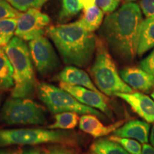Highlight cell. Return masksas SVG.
<instances>
[{
  "label": "cell",
  "mask_w": 154,
  "mask_h": 154,
  "mask_svg": "<svg viewBox=\"0 0 154 154\" xmlns=\"http://www.w3.org/2000/svg\"><path fill=\"white\" fill-rule=\"evenodd\" d=\"M121 2V0H96V5L107 15L116 10Z\"/></svg>",
  "instance_id": "26"
},
{
  "label": "cell",
  "mask_w": 154,
  "mask_h": 154,
  "mask_svg": "<svg viewBox=\"0 0 154 154\" xmlns=\"http://www.w3.org/2000/svg\"><path fill=\"white\" fill-rule=\"evenodd\" d=\"M150 125L146 121L132 120L128 121L114 132V136L137 140L140 143L149 141Z\"/></svg>",
  "instance_id": "15"
},
{
  "label": "cell",
  "mask_w": 154,
  "mask_h": 154,
  "mask_svg": "<svg viewBox=\"0 0 154 154\" xmlns=\"http://www.w3.org/2000/svg\"><path fill=\"white\" fill-rule=\"evenodd\" d=\"M82 4L83 9H87L96 5V0H79Z\"/></svg>",
  "instance_id": "31"
},
{
  "label": "cell",
  "mask_w": 154,
  "mask_h": 154,
  "mask_svg": "<svg viewBox=\"0 0 154 154\" xmlns=\"http://www.w3.org/2000/svg\"><path fill=\"white\" fill-rule=\"evenodd\" d=\"M124 121L121 120L113 124L105 126L98 117L92 114H84L80 117L79 126L82 131L97 138L108 136L124 125Z\"/></svg>",
  "instance_id": "13"
},
{
  "label": "cell",
  "mask_w": 154,
  "mask_h": 154,
  "mask_svg": "<svg viewBox=\"0 0 154 154\" xmlns=\"http://www.w3.org/2000/svg\"><path fill=\"white\" fill-rule=\"evenodd\" d=\"M42 151L38 148H31L29 149L23 151L20 154H41Z\"/></svg>",
  "instance_id": "33"
},
{
  "label": "cell",
  "mask_w": 154,
  "mask_h": 154,
  "mask_svg": "<svg viewBox=\"0 0 154 154\" xmlns=\"http://www.w3.org/2000/svg\"><path fill=\"white\" fill-rule=\"evenodd\" d=\"M103 15V11L97 5H94L87 9H84V13L79 19V22L88 32H94L101 27Z\"/></svg>",
  "instance_id": "17"
},
{
  "label": "cell",
  "mask_w": 154,
  "mask_h": 154,
  "mask_svg": "<svg viewBox=\"0 0 154 154\" xmlns=\"http://www.w3.org/2000/svg\"><path fill=\"white\" fill-rule=\"evenodd\" d=\"M142 154H154V147L149 144L144 143L142 148Z\"/></svg>",
  "instance_id": "30"
},
{
  "label": "cell",
  "mask_w": 154,
  "mask_h": 154,
  "mask_svg": "<svg viewBox=\"0 0 154 154\" xmlns=\"http://www.w3.org/2000/svg\"><path fill=\"white\" fill-rule=\"evenodd\" d=\"M54 119V123L47 126V128L52 130L73 129L79 124L80 118L76 113L63 112L56 114Z\"/></svg>",
  "instance_id": "19"
},
{
  "label": "cell",
  "mask_w": 154,
  "mask_h": 154,
  "mask_svg": "<svg viewBox=\"0 0 154 154\" xmlns=\"http://www.w3.org/2000/svg\"><path fill=\"white\" fill-rule=\"evenodd\" d=\"M63 62L71 66L86 67L95 55L98 37L76 22L54 25L46 29Z\"/></svg>",
  "instance_id": "2"
},
{
  "label": "cell",
  "mask_w": 154,
  "mask_h": 154,
  "mask_svg": "<svg viewBox=\"0 0 154 154\" xmlns=\"http://www.w3.org/2000/svg\"><path fill=\"white\" fill-rule=\"evenodd\" d=\"M139 7L146 17L154 16V0H140Z\"/></svg>",
  "instance_id": "29"
},
{
  "label": "cell",
  "mask_w": 154,
  "mask_h": 154,
  "mask_svg": "<svg viewBox=\"0 0 154 154\" xmlns=\"http://www.w3.org/2000/svg\"><path fill=\"white\" fill-rule=\"evenodd\" d=\"M78 135L63 130L45 128H13L0 129V147L10 146H35L47 143H57L76 146Z\"/></svg>",
  "instance_id": "5"
},
{
  "label": "cell",
  "mask_w": 154,
  "mask_h": 154,
  "mask_svg": "<svg viewBox=\"0 0 154 154\" xmlns=\"http://www.w3.org/2000/svg\"><path fill=\"white\" fill-rule=\"evenodd\" d=\"M2 48L14 69V85L11 91V96L29 97L37 86L28 45L26 42L15 36Z\"/></svg>",
  "instance_id": "3"
},
{
  "label": "cell",
  "mask_w": 154,
  "mask_h": 154,
  "mask_svg": "<svg viewBox=\"0 0 154 154\" xmlns=\"http://www.w3.org/2000/svg\"><path fill=\"white\" fill-rule=\"evenodd\" d=\"M14 8L24 12L29 9H41L49 0H6Z\"/></svg>",
  "instance_id": "23"
},
{
  "label": "cell",
  "mask_w": 154,
  "mask_h": 154,
  "mask_svg": "<svg viewBox=\"0 0 154 154\" xmlns=\"http://www.w3.org/2000/svg\"><path fill=\"white\" fill-rule=\"evenodd\" d=\"M14 69L2 47H0V90L14 87Z\"/></svg>",
  "instance_id": "18"
},
{
  "label": "cell",
  "mask_w": 154,
  "mask_h": 154,
  "mask_svg": "<svg viewBox=\"0 0 154 154\" xmlns=\"http://www.w3.org/2000/svg\"><path fill=\"white\" fill-rule=\"evenodd\" d=\"M91 151L96 154H130L120 144L109 138L95 140L91 146Z\"/></svg>",
  "instance_id": "20"
},
{
  "label": "cell",
  "mask_w": 154,
  "mask_h": 154,
  "mask_svg": "<svg viewBox=\"0 0 154 154\" xmlns=\"http://www.w3.org/2000/svg\"><path fill=\"white\" fill-rule=\"evenodd\" d=\"M126 2H134V1H136V0H126Z\"/></svg>",
  "instance_id": "36"
},
{
  "label": "cell",
  "mask_w": 154,
  "mask_h": 154,
  "mask_svg": "<svg viewBox=\"0 0 154 154\" xmlns=\"http://www.w3.org/2000/svg\"><path fill=\"white\" fill-rule=\"evenodd\" d=\"M17 25V19L0 20V47H5L14 37Z\"/></svg>",
  "instance_id": "21"
},
{
  "label": "cell",
  "mask_w": 154,
  "mask_h": 154,
  "mask_svg": "<svg viewBox=\"0 0 154 154\" xmlns=\"http://www.w3.org/2000/svg\"><path fill=\"white\" fill-rule=\"evenodd\" d=\"M41 154H77V153L66 146H50L43 150Z\"/></svg>",
  "instance_id": "27"
},
{
  "label": "cell",
  "mask_w": 154,
  "mask_h": 154,
  "mask_svg": "<svg viewBox=\"0 0 154 154\" xmlns=\"http://www.w3.org/2000/svg\"><path fill=\"white\" fill-rule=\"evenodd\" d=\"M151 97H152V99L154 100V90H153V91L152 92V94H151Z\"/></svg>",
  "instance_id": "35"
},
{
  "label": "cell",
  "mask_w": 154,
  "mask_h": 154,
  "mask_svg": "<svg viewBox=\"0 0 154 154\" xmlns=\"http://www.w3.org/2000/svg\"><path fill=\"white\" fill-rule=\"evenodd\" d=\"M21 149H0V154H20Z\"/></svg>",
  "instance_id": "32"
},
{
  "label": "cell",
  "mask_w": 154,
  "mask_h": 154,
  "mask_svg": "<svg viewBox=\"0 0 154 154\" xmlns=\"http://www.w3.org/2000/svg\"><path fill=\"white\" fill-rule=\"evenodd\" d=\"M57 79L60 82L66 83L73 86H79L96 92H101L96 87L94 83L87 73L75 66L69 65L65 67L57 75Z\"/></svg>",
  "instance_id": "14"
},
{
  "label": "cell",
  "mask_w": 154,
  "mask_h": 154,
  "mask_svg": "<svg viewBox=\"0 0 154 154\" xmlns=\"http://www.w3.org/2000/svg\"><path fill=\"white\" fill-rule=\"evenodd\" d=\"M154 47V16L146 17L140 25L138 56L141 57Z\"/></svg>",
  "instance_id": "16"
},
{
  "label": "cell",
  "mask_w": 154,
  "mask_h": 154,
  "mask_svg": "<svg viewBox=\"0 0 154 154\" xmlns=\"http://www.w3.org/2000/svg\"><path fill=\"white\" fill-rule=\"evenodd\" d=\"M49 23L50 18L47 14L38 9H29L17 18L15 35L25 42H30L43 36Z\"/></svg>",
  "instance_id": "9"
},
{
  "label": "cell",
  "mask_w": 154,
  "mask_h": 154,
  "mask_svg": "<svg viewBox=\"0 0 154 154\" xmlns=\"http://www.w3.org/2000/svg\"><path fill=\"white\" fill-rule=\"evenodd\" d=\"M143 20L139 5L134 2H126L103 21L99 32L101 38L110 53L122 62H131L138 55Z\"/></svg>",
  "instance_id": "1"
},
{
  "label": "cell",
  "mask_w": 154,
  "mask_h": 154,
  "mask_svg": "<svg viewBox=\"0 0 154 154\" xmlns=\"http://www.w3.org/2000/svg\"><path fill=\"white\" fill-rule=\"evenodd\" d=\"M140 67L151 74L154 79V49L148 57L140 61Z\"/></svg>",
  "instance_id": "28"
},
{
  "label": "cell",
  "mask_w": 154,
  "mask_h": 154,
  "mask_svg": "<svg viewBox=\"0 0 154 154\" xmlns=\"http://www.w3.org/2000/svg\"><path fill=\"white\" fill-rule=\"evenodd\" d=\"M38 98L53 114L63 112H74L79 114H92L101 119L104 116L94 108L82 104L72 95L61 87L46 82L36 86Z\"/></svg>",
  "instance_id": "6"
},
{
  "label": "cell",
  "mask_w": 154,
  "mask_h": 154,
  "mask_svg": "<svg viewBox=\"0 0 154 154\" xmlns=\"http://www.w3.org/2000/svg\"><path fill=\"white\" fill-rule=\"evenodd\" d=\"M83 7L79 0H62L59 15L61 22H66L82 11Z\"/></svg>",
  "instance_id": "22"
},
{
  "label": "cell",
  "mask_w": 154,
  "mask_h": 154,
  "mask_svg": "<svg viewBox=\"0 0 154 154\" xmlns=\"http://www.w3.org/2000/svg\"><path fill=\"white\" fill-rule=\"evenodd\" d=\"M59 86L82 104L99 109L108 116L109 118H113L112 111L108 103V99L101 92H96L83 86H73L63 82H60Z\"/></svg>",
  "instance_id": "10"
},
{
  "label": "cell",
  "mask_w": 154,
  "mask_h": 154,
  "mask_svg": "<svg viewBox=\"0 0 154 154\" xmlns=\"http://www.w3.org/2000/svg\"><path fill=\"white\" fill-rule=\"evenodd\" d=\"M151 143L154 147V126H153L151 133Z\"/></svg>",
  "instance_id": "34"
},
{
  "label": "cell",
  "mask_w": 154,
  "mask_h": 154,
  "mask_svg": "<svg viewBox=\"0 0 154 154\" xmlns=\"http://www.w3.org/2000/svg\"><path fill=\"white\" fill-rule=\"evenodd\" d=\"M32 62L41 76H47L60 66V60L47 38L40 36L29 42Z\"/></svg>",
  "instance_id": "8"
},
{
  "label": "cell",
  "mask_w": 154,
  "mask_h": 154,
  "mask_svg": "<svg viewBox=\"0 0 154 154\" xmlns=\"http://www.w3.org/2000/svg\"><path fill=\"white\" fill-rule=\"evenodd\" d=\"M120 76L133 89L148 93L154 87L153 77L140 67H125L120 71Z\"/></svg>",
  "instance_id": "12"
},
{
  "label": "cell",
  "mask_w": 154,
  "mask_h": 154,
  "mask_svg": "<svg viewBox=\"0 0 154 154\" xmlns=\"http://www.w3.org/2000/svg\"><path fill=\"white\" fill-rule=\"evenodd\" d=\"M0 120L7 125H43L47 123L44 108L28 98H9L0 112Z\"/></svg>",
  "instance_id": "7"
},
{
  "label": "cell",
  "mask_w": 154,
  "mask_h": 154,
  "mask_svg": "<svg viewBox=\"0 0 154 154\" xmlns=\"http://www.w3.org/2000/svg\"><path fill=\"white\" fill-rule=\"evenodd\" d=\"M131 107L137 114L148 123H154V101L140 92L119 93L116 96Z\"/></svg>",
  "instance_id": "11"
},
{
  "label": "cell",
  "mask_w": 154,
  "mask_h": 154,
  "mask_svg": "<svg viewBox=\"0 0 154 154\" xmlns=\"http://www.w3.org/2000/svg\"><path fill=\"white\" fill-rule=\"evenodd\" d=\"M109 139L120 144L130 154H142V147L137 140L128 138H121L116 136H111Z\"/></svg>",
  "instance_id": "24"
},
{
  "label": "cell",
  "mask_w": 154,
  "mask_h": 154,
  "mask_svg": "<svg viewBox=\"0 0 154 154\" xmlns=\"http://www.w3.org/2000/svg\"><path fill=\"white\" fill-rule=\"evenodd\" d=\"M90 74L96 87L106 96H116L119 93L134 92V89L121 79L107 46L99 37Z\"/></svg>",
  "instance_id": "4"
},
{
  "label": "cell",
  "mask_w": 154,
  "mask_h": 154,
  "mask_svg": "<svg viewBox=\"0 0 154 154\" xmlns=\"http://www.w3.org/2000/svg\"><path fill=\"white\" fill-rule=\"evenodd\" d=\"M88 154H96V153H93V152H91V153H88Z\"/></svg>",
  "instance_id": "37"
},
{
  "label": "cell",
  "mask_w": 154,
  "mask_h": 154,
  "mask_svg": "<svg viewBox=\"0 0 154 154\" xmlns=\"http://www.w3.org/2000/svg\"><path fill=\"white\" fill-rule=\"evenodd\" d=\"M22 13L11 6L6 0H0V20L5 19H17Z\"/></svg>",
  "instance_id": "25"
}]
</instances>
